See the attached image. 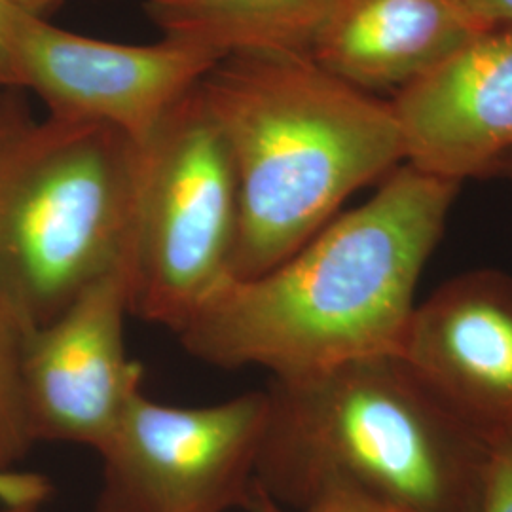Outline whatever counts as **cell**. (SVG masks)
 <instances>
[{"mask_svg":"<svg viewBox=\"0 0 512 512\" xmlns=\"http://www.w3.org/2000/svg\"><path fill=\"white\" fill-rule=\"evenodd\" d=\"M459 188L404 162L270 272L220 285L177 334L183 348L219 368H264L272 380L401 355Z\"/></svg>","mask_w":512,"mask_h":512,"instance_id":"1","label":"cell"},{"mask_svg":"<svg viewBox=\"0 0 512 512\" xmlns=\"http://www.w3.org/2000/svg\"><path fill=\"white\" fill-rule=\"evenodd\" d=\"M200 95L230 148L239 230L230 279H255L294 255L349 198L406 162L389 101L310 55H234Z\"/></svg>","mask_w":512,"mask_h":512,"instance_id":"2","label":"cell"},{"mask_svg":"<svg viewBox=\"0 0 512 512\" xmlns=\"http://www.w3.org/2000/svg\"><path fill=\"white\" fill-rule=\"evenodd\" d=\"M256 484L300 511L342 484L416 512H478L490 446L399 355L272 380Z\"/></svg>","mask_w":512,"mask_h":512,"instance_id":"3","label":"cell"},{"mask_svg":"<svg viewBox=\"0 0 512 512\" xmlns=\"http://www.w3.org/2000/svg\"><path fill=\"white\" fill-rule=\"evenodd\" d=\"M139 143L101 124L23 110L0 120V300L29 327L55 319L135 256Z\"/></svg>","mask_w":512,"mask_h":512,"instance_id":"4","label":"cell"},{"mask_svg":"<svg viewBox=\"0 0 512 512\" xmlns=\"http://www.w3.org/2000/svg\"><path fill=\"white\" fill-rule=\"evenodd\" d=\"M238 230L232 154L194 88L139 143L131 313L179 334L230 279Z\"/></svg>","mask_w":512,"mask_h":512,"instance_id":"5","label":"cell"},{"mask_svg":"<svg viewBox=\"0 0 512 512\" xmlns=\"http://www.w3.org/2000/svg\"><path fill=\"white\" fill-rule=\"evenodd\" d=\"M268 391L209 406H171L139 389L99 448L93 512L247 509L266 431Z\"/></svg>","mask_w":512,"mask_h":512,"instance_id":"6","label":"cell"},{"mask_svg":"<svg viewBox=\"0 0 512 512\" xmlns=\"http://www.w3.org/2000/svg\"><path fill=\"white\" fill-rule=\"evenodd\" d=\"M135 256L95 279L50 323L25 336L21 384L35 442L99 448L131 397L143 366L126 349Z\"/></svg>","mask_w":512,"mask_h":512,"instance_id":"7","label":"cell"},{"mask_svg":"<svg viewBox=\"0 0 512 512\" xmlns=\"http://www.w3.org/2000/svg\"><path fill=\"white\" fill-rule=\"evenodd\" d=\"M217 57L194 44L160 38L122 44L29 18L16 40L19 90H31L48 116L116 129L145 141L202 82Z\"/></svg>","mask_w":512,"mask_h":512,"instance_id":"8","label":"cell"},{"mask_svg":"<svg viewBox=\"0 0 512 512\" xmlns=\"http://www.w3.org/2000/svg\"><path fill=\"white\" fill-rule=\"evenodd\" d=\"M399 357L490 448L512 440V275L446 279L416 304Z\"/></svg>","mask_w":512,"mask_h":512,"instance_id":"9","label":"cell"},{"mask_svg":"<svg viewBox=\"0 0 512 512\" xmlns=\"http://www.w3.org/2000/svg\"><path fill=\"white\" fill-rule=\"evenodd\" d=\"M406 164L463 184L512 154V25L469 42L389 101Z\"/></svg>","mask_w":512,"mask_h":512,"instance_id":"10","label":"cell"},{"mask_svg":"<svg viewBox=\"0 0 512 512\" xmlns=\"http://www.w3.org/2000/svg\"><path fill=\"white\" fill-rule=\"evenodd\" d=\"M484 31L461 0H332L310 57L363 92L397 95Z\"/></svg>","mask_w":512,"mask_h":512,"instance_id":"11","label":"cell"},{"mask_svg":"<svg viewBox=\"0 0 512 512\" xmlns=\"http://www.w3.org/2000/svg\"><path fill=\"white\" fill-rule=\"evenodd\" d=\"M332 0H147L162 37L220 59L234 55H310Z\"/></svg>","mask_w":512,"mask_h":512,"instance_id":"12","label":"cell"},{"mask_svg":"<svg viewBox=\"0 0 512 512\" xmlns=\"http://www.w3.org/2000/svg\"><path fill=\"white\" fill-rule=\"evenodd\" d=\"M29 327L0 300V503L42 505L50 494L46 478L16 471L35 444L21 384V359Z\"/></svg>","mask_w":512,"mask_h":512,"instance_id":"13","label":"cell"},{"mask_svg":"<svg viewBox=\"0 0 512 512\" xmlns=\"http://www.w3.org/2000/svg\"><path fill=\"white\" fill-rule=\"evenodd\" d=\"M61 0H0V90H19L16 40L29 18H52Z\"/></svg>","mask_w":512,"mask_h":512,"instance_id":"14","label":"cell"},{"mask_svg":"<svg viewBox=\"0 0 512 512\" xmlns=\"http://www.w3.org/2000/svg\"><path fill=\"white\" fill-rule=\"evenodd\" d=\"M478 512H512V440L490 448Z\"/></svg>","mask_w":512,"mask_h":512,"instance_id":"15","label":"cell"},{"mask_svg":"<svg viewBox=\"0 0 512 512\" xmlns=\"http://www.w3.org/2000/svg\"><path fill=\"white\" fill-rule=\"evenodd\" d=\"M296 512H416L399 505L357 492L342 484L321 488L310 501Z\"/></svg>","mask_w":512,"mask_h":512,"instance_id":"16","label":"cell"},{"mask_svg":"<svg viewBox=\"0 0 512 512\" xmlns=\"http://www.w3.org/2000/svg\"><path fill=\"white\" fill-rule=\"evenodd\" d=\"M486 29L512 25V0H461Z\"/></svg>","mask_w":512,"mask_h":512,"instance_id":"17","label":"cell"},{"mask_svg":"<svg viewBox=\"0 0 512 512\" xmlns=\"http://www.w3.org/2000/svg\"><path fill=\"white\" fill-rule=\"evenodd\" d=\"M245 511L249 512H296L291 511V509H287V507H283L281 503H277L272 495L266 494L258 484L255 482V486H253V494H251V499H249V503H247V509Z\"/></svg>","mask_w":512,"mask_h":512,"instance_id":"18","label":"cell"},{"mask_svg":"<svg viewBox=\"0 0 512 512\" xmlns=\"http://www.w3.org/2000/svg\"><path fill=\"white\" fill-rule=\"evenodd\" d=\"M503 175V177H507V179H511L512 181V154H509L501 164L495 167L494 175Z\"/></svg>","mask_w":512,"mask_h":512,"instance_id":"19","label":"cell"},{"mask_svg":"<svg viewBox=\"0 0 512 512\" xmlns=\"http://www.w3.org/2000/svg\"><path fill=\"white\" fill-rule=\"evenodd\" d=\"M14 109H16V107H12L10 99L6 97V92L0 90V120H2L6 114H10Z\"/></svg>","mask_w":512,"mask_h":512,"instance_id":"20","label":"cell"},{"mask_svg":"<svg viewBox=\"0 0 512 512\" xmlns=\"http://www.w3.org/2000/svg\"><path fill=\"white\" fill-rule=\"evenodd\" d=\"M40 505H19V507H2L0 512H38Z\"/></svg>","mask_w":512,"mask_h":512,"instance_id":"21","label":"cell"}]
</instances>
